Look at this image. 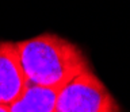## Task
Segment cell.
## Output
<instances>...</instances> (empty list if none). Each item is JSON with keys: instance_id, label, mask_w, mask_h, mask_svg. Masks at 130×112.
I'll return each mask as SVG.
<instances>
[{"instance_id": "cell-3", "label": "cell", "mask_w": 130, "mask_h": 112, "mask_svg": "<svg viewBox=\"0 0 130 112\" xmlns=\"http://www.w3.org/2000/svg\"><path fill=\"white\" fill-rule=\"evenodd\" d=\"M27 85L15 42L0 41V105L15 103Z\"/></svg>"}, {"instance_id": "cell-1", "label": "cell", "mask_w": 130, "mask_h": 112, "mask_svg": "<svg viewBox=\"0 0 130 112\" xmlns=\"http://www.w3.org/2000/svg\"><path fill=\"white\" fill-rule=\"evenodd\" d=\"M15 45L24 77L32 85L61 89L89 70L81 49L60 35L45 33Z\"/></svg>"}, {"instance_id": "cell-5", "label": "cell", "mask_w": 130, "mask_h": 112, "mask_svg": "<svg viewBox=\"0 0 130 112\" xmlns=\"http://www.w3.org/2000/svg\"><path fill=\"white\" fill-rule=\"evenodd\" d=\"M0 112H10L8 105H0Z\"/></svg>"}, {"instance_id": "cell-2", "label": "cell", "mask_w": 130, "mask_h": 112, "mask_svg": "<svg viewBox=\"0 0 130 112\" xmlns=\"http://www.w3.org/2000/svg\"><path fill=\"white\" fill-rule=\"evenodd\" d=\"M54 112H121V108L102 80L89 69L61 88Z\"/></svg>"}, {"instance_id": "cell-4", "label": "cell", "mask_w": 130, "mask_h": 112, "mask_svg": "<svg viewBox=\"0 0 130 112\" xmlns=\"http://www.w3.org/2000/svg\"><path fill=\"white\" fill-rule=\"evenodd\" d=\"M60 91L28 84L22 96L8 105L10 112H54Z\"/></svg>"}]
</instances>
